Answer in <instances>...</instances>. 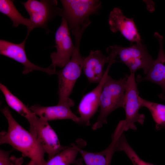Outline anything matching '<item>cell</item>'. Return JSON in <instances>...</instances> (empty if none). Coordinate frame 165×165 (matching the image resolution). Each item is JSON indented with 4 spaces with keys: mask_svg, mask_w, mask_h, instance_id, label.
<instances>
[{
    "mask_svg": "<svg viewBox=\"0 0 165 165\" xmlns=\"http://www.w3.org/2000/svg\"><path fill=\"white\" fill-rule=\"evenodd\" d=\"M1 111L8 121V129L0 132V144H9L37 165H44L45 152L37 138L15 120L7 107L2 108Z\"/></svg>",
    "mask_w": 165,
    "mask_h": 165,
    "instance_id": "obj_1",
    "label": "cell"
},
{
    "mask_svg": "<svg viewBox=\"0 0 165 165\" xmlns=\"http://www.w3.org/2000/svg\"><path fill=\"white\" fill-rule=\"evenodd\" d=\"M127 80V76L119 80L107 76L100 98V113L93 129L97 130L107 124V117L111 112L119 108H123Z\"/></svg>",
    "mask_w": 165,
    "mask_h": 165,
    "instance_id": "obj_2",
    "label": "cell"
},
{
    "mask_svg": "<svg viewBox=\"0 0 165 165\" xmlns=\"http://www.w3.org/2000/svg\"><path fill=\"white\" fill-rule=\"evenodd\" d=\"M82 35L79 33L74 36L75 41V51L69 62L61 70L57 72L58 82V104L74 102L69 96L82 70L84 57H82L80 52Z\"/></svg>",
    "mask_w": 165,
    "mask_h": 165,
    "instance_id": "obj_3",
    "label": "cell"
},
{
    "mask_svg": "<svg viewBox=\"0 0 165 165\" xmlns=\"http://www.w3.org/2000/svg\"><path fill=\"white\" fill-rule=\"evenodd\" d=\"M63 9L61 16L68 23L72 33L88 27L90 16L97 14L101 8L99 0H61Z\"/></svg>",
    "mask_w": 165,
    "mask_h": 165,
    "instance_id": "obj_4",
    "label": "cell"
},
{
    "mask_svg": "<svg viewBox=\"0 0 165 165\" xmlns=\"http://www.w3.org/2000/svg\"><path fill=\"white\" fill-rule=\"evenodd\" d=\"M120 61L129 68L130 74H135L139 69L146 75L154 60L149 54L146 46L142 42L135 43L128 47L113 46Z\"/></svg>",
    "mask_w": 165,
    "mask_h": 165,
    "instance_id": "obj_5",
    "label": "cell"
},
{
    "mask_svg": "<svg viewBox=\"0 0 165 165\" xmlns=\"http://www.w3.org/2000/svg\"><path fill=\"white\" fill-rule=\"evenodd\" d=\"M28 13L32 24V30L42 28L48 33L49 22L57 16H61L62 9L58 7L56 0H28L22 3Z\"/></svg>",
    "mask_w": 165,
    "mask_h": 165,
    "instance_id": "obj_6",
    "label": "cell"
},
{
    "mask_svg": "<svg viewBox=\"0 0 165 165\" xmlns=\"http://www.w3.org/2000/svg\"><path fill=\"white\" fill-rule=\"evenodd\" d=\"M127 76V80L123 108L126 115L125 131L129 130H136V123H144L145 116L139 111L141 107L139 100V94L135 74Z\"/></svg>",
    "mask_w": 165,
    "mask_h": 165,
    "instance_id": "obj_7",
    "label": "cell"
},
{
    "mask_svg": "<svg viewBox=\"0 0 165 165\" xmlns=\"http://www.w3.org/2000/svg\"><path fill=\"white\" fill-rule=\"evenodd\" d=\"M20 43H15L7 40H0V54L21 64L24 66L22 73L27 74L35 71H39L51 75L57 73L55 66L52 64L48 68H43L32 63L28 59L25 49L28 38Z\"/></svg>",
    "mask_w": 165,
    "mask_h": 165,
    "instance_id": "obj_8",
    "label": "cell"
},
{
    "mask_svg": "<svg viewBox=\"0 0 165 165\" xmlns=\"http://www.w3.org/2000/svg\"><path fill=\"white\" fill-rule=\"evenodd\" d=\"M68 23L62 18L61 24L55 35L56 51L52 53L50 58L52 64L63 68L70 60L75 49L70 35Z\"/></svg>",
    "mask_w": 165,
    "mask_h": 165,
    "instance_id": "obj_9",
    "label": "cell"
},
{
    "mask_svg": "<svg viewBox=\"0 0 165 165\" xmlns=\"http://www.w3.org/2000/svg\"><path fill=\"white\" fill-rule=\"evenodd\" d=\"M109 57V62L101 81L93 90L83 97L79 103L78 110L80 115V124L90 125V119L97 111L100 97L110 68L113 64L117 62L113 55L110 56Z\"/></svg>",
    "mask_w": 165,
    "mask_h": 165,
    "instance_id": "obj_10",
    "label": "cell"
},
{
    "mask_svg": "<svg viewBox=\"0 0 165 165\" xmlns=\"http://www.w3.org/2000/svg\"><path fill=\"white\" fill-rule=\"evenodd\" d=\"M108 23L112 32H120L125 38L132 43L141 42L133 19L124 15L119 8H114L110 12Z\"/></svg>",
    "mask_w": 165,
    "mask_h": 165,
    "instance_id": "obj_11",
    "label": "cell"
},
{
    "mask_svg": "<svg viewBox=\"0 0 165 165\" xmlns=\"http://www.w3.org/2000/svg\"><path fill=\"white\" fill-rule=\"evenodd\" d=\"M154 36L159 43V50L157 57L154 60L146 76L141 78L138 75L137 81H149L159 85L163 90L159 97L165 100V53L163 49V38L157 32L154 33Z\"/></svg>",
    "mask_w": 165,
    "mask_h": 165,
    "instance_id": "obj_12",
    "label": "cell"
},
{
    "mask_svg": "<svg viewBox=\"0 0 165 165\" xmlns=\"http://www.w3.org/2000/svg\"><path fill=\"white\" fill-rule=\"evenodd\" d=\"M36 133L37 140L48 155V160L66 147L61 145L57 134L48 121L40 117L36 127Z\"/></svg>",
    "mask_w": 165,
    "mask_h": 165,
    "instance_id": "obj_13",
    "label": "cell"
},
{
    "mask_svg": "<svg viewBox=\"0 0 165 165\" xmlns=\"http://www.w3.org/2000/svg\"><path fill=\"white\" fill-rule=\"evenodd\" d=\"M124 133L119 127H116L112 136V141L109 145L104 150L97 152H91L83 150L84 145L78 148L86 165H111L114 153L116 152V144L120 136Z\"/></svg>",
    "mask_w": 165,
    "mask_h": 165,
    "instance_id": "obj_14",
    "label": "cell"
},
{
    "mask_svg": "<svg viewBox=\"0 0 165 165\" xmlns=\"http://www.w3.org/2000/svg\"><path fill=\"white\" fill-rule=\"evenodd\" d=\"M75 103L58 104L51 106H42L35 105L29 108L39 117L47 121L65 119H71L80 124L79 117L72 111L71 108Z\"/></svg>",
    "mask_w": 165,
    "mask_h": 165,
    "instance_id": "obj_15",
    "label": "cell"
},
{
    "mask_svg": "<svg viewBox=\"0 0 165 165\" xmlns=\"http://www.w3.org/2000/svg\"><path fill=\"white\" fill-rule=\"evenodd\" d=\"M109 61V57L104 55L99 50H91L87 57H84L82 70L90 83H98L101 81L104 66Z\"/></svg>",
    "mask_w": 165,
    "mask_h": 165,
    "instance_id": "obj_16",
    "label": "cell"
},
{
    "mask_svg": "<svg viewBox=\"0 0 165 165\" xmlns=\"http://www.w3.org/2000/svg\"><path fill=\"white\" fill-rule=\"evenodd\" d=\"M0 89L8 105L28 120L30 124L29 132L37 138L36 128L39 117L1 83Z\"/></svg>",
    "mask_w": 165,
    "mask_h": 165,
    "instance_id": "obj_17",
    "label": "cell"
},
{
    "mask_svg": "<svg viewBox=\"0 0 165 165\" xmlns=\"http://www.w3.org/2000/svg\"><path fill=\"white\" fill-rule=\"evenodd\" d=\"M77 144L73 143L71 146L66 147L63 150L46 161L44 165H82V160L77 159L79 153L78 147L85 145L83 140H77Z\"/></svg>",
    "mask_w": 165,
    "mask_h": 165,
    "instance_id": "obj_18",
    "label": "cell"
},
{
    "mask_svg": "<svg viewBox=\"0 0 165 165\" xmlns=\"http://www.w3.org/2000/svg\"><path fill=\"white\" fill-rule=\"evenodd\" d=\"M0 12L6 15L11 20L13 26L17 27L23 25L28 28L27 36H28L32 31V24L30 19L24 17L16 8L13 1L11 0H0Z\"/></svg>",
    "mask_w": 165,
    "mask_h": 165,
    "instance_id": "obj_19",
    "label": "cell"
},
{
    "mask_svg": "<svg viewBox=\"0 0 165 165\" xmlns=\"http://www.w3.org/2000/svg\"><path fill=\"white\" fill-rule=\"evenodd\" d=\"M141 108H147L156 123V128L159 130L165 128V105L151 102L139 97Z\"/></svg>",
    "mask_w": 165,
    "mask_h": 165,
    "instance_id": "obj_20",
    "label": "cell"
},
{
    "mask_svg": "<svg viewBox=\"0 0 165 165\" xmlns=\"http://www.w3.org/2000/svg\"><path fill=\"white\" fill-rule=\"evenodd\" d=\"M117 151H123L133 165H154L141 159L127 142L124 134L119 138L116 145Z\"/></svg>",
    "mask_w": 165,
    "mask_h": 165,
    "instance_id": "obj_21",
    "label": "cell"
},
{
    "mask_svg": "<svg viewBox=\"0 0 165 165\" xmlns=\"http://www.w3.org/2000/svg\"><path fill=\"white\" fill-rule=\"evenodd\" d=\"M12 150L5 151L0 149V165H22L23 157L17 158L14 156H9Z\"/></svg>",
    "mask_w": 165,
    "mask_h": 165,
    "instance_id": "obj_22",
    "label": "cell"
},
{
    "mask_svg": "<svg viewBox=\"0 0 165 165\" xmlns=\"http://www.w3.org/2000/svg\"><path fill=\"white\" fill-rule=\"evenodd\" d=\"M25 165H37L33 161L30 160V162Z\"/></svg>",
    "mask_w": 165,
    "mask_h": 165,
    "instance_id": "obj_23",
    "label": "cell"
}]
</instances>
